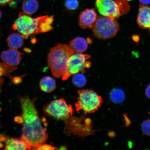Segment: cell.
Here are the masks:
<instances>
[{
  "label": "cell",
  "mask_w": 150,
  "mask_h": 150,
  "mask_svg": "<svg viewBox=\"0 0 150 150\" xmlns=\"http://www.w3.org/2000/svg\"><path fill=\"white\" fill-rule=\"evenodd\" d=\"M20 102L23 123L21 139L27 149H36L47 139V129L39 117L33 101L25 97L21 99Z\"/></svg>",
  "instance_id": "1"
},
{
  "label": "cell",
  "mask_w": 150,
  "mask_h": 150,
  "mask_svg": "<svg viewBox=\"0 0 150 150\" xmlns=\"http://www.w3.org/2000/svg\"><path fill=\"white\" fill-rule=\"evenodd\" d=\"M74 54L65 44L58 45L50 49L48 55V65L54 77L62 78L66 72L69 59Z\"/></svg>",
  "instance_id": "2"
},
{
  "label": "cell",
  "mask_w": 150,
  "mask_h": 150,
  "mask_svg": "<svg viewBox=\"0 0 150 150\" xmlns=\"http://www.w3.org/2000/svg\"><path fill=\"white\" fill-rule=\"evenodd\" d=\"M95 6L102 16L115 20L127 14L130 8L127 0H96Z\"/></svg>",
  "instance_id": "3"
},
{
  "label": "cell",
  "mask_w": 150,
  "mask_h": 150,
  "mask_svg": "<svg viewBox=\"0 0 150 150\" xmlns=\"http://www.w3.org/2000/svg\"><path fill=\"white\" fill-rule=\"evenodd\" d=\"M78 93V100L75 104V107L78 112L82 110L86 113H93L103 104L102 97L92 90H79Z\"/></svg>",
  "instance_id": "4"
},
{
  "label": "cell",
  "mask_w": 150,
  "mask_h": 150,
  "mask_svg": "<svg viewBox=\"0 0 150 150\" xmlns=\"http://www.w3.org/2000/svg\"><path fill=\"white\" fill-rule=\"evenodd\" d=\"M30 16L23 12H20L12 27L13 30L21 33L25 39L32 35L40 33L39 25L44 17L32 18Z\"/></svg>",
  "instance_id": "5"
},
{
  "label": "cell",
  "mask_w": 150,
  "mask_h": 150,
  "mask_svg": "<svg viewBox=\"0 0 150 150\" xmlns=\"http://www.w3.org/2000/svg\"><path fill=\"white\" fill-rule=\"evenodd\" d=\"M119 29V24L117 21L102 16L97 17L93 28V32L94 36L96 38L106 40L115 36Z\"/></svg>",
  "instance_id": "6"
},
{
  "label": "cell",
  "mask_w": 150,
  "mask_h": 150,
  "mask_svg": "<svg viewBox=\"0 0 150 150\" xmlns=\"http://www.w3.org/2000/svg\"><path fill=\"white\" fill-rule=\"evenodd\" d=\"M43 111L44 115L57 120L68 119L74 113L72 106L67 104L63 98L54 100L47 104L43 108Z\"/></svg>",
  "instance_id": "7"
},
{
  "label": "cell",
  "mask_w": 150,
  "mask_h": 150,
  "mask_svg": "<svg viewBox=\"0 0 150 150\" xmlns=\"http://www.w3.org/2000/svg\"><path fill=\"white\" fill-rule=\"evenodd\" d=\"M91 57L87 54L74 53L69 60L66 72L62 77V79L66 80L81 71L84 72L85 68H89L91 63L87 60Z\"/></svg>",
  "instance_id": "8"
},
{
  "label": "cell",
  "mask_w": 150,
  "mask_h": 150,
  "mask_svg": "<svg viewBox=\"0 0 150 150\" xmlns=\"http://www.w3.org/2000/svg\"><path fill=\"white\" fill-rule=\"evenodd\" d=\"M96 12L94 9H87L82 11L79 18V24L83 29L93 28L97 18Z\"/></svg>",
  "instance_id": "9"
},
{
  "label": "cell",
  "mask_w": 150,
  "mask_h": 150,
  "mask_svg": "<svg viewBox=\"0 0 150 150\" xmlns=\"http://www.w3.org/2000/svg\"><path fill=\"white\" fill-rule=\"evenodd\" d=\"M23 54L16 49L11 48L2 52L1 59L6 64L11 66L16 67L21 61V56Z\"/></svg>",
  "instance_id": "10"
},
{
  "label": "cell",
  "mask_w": 150,
  "mask_h": 150,
  "mask_svg": "<svg viewBox=\"0 0 150 150\" xmlns=\"http://www.w3.org/2000/svg\"><path fill=\"white\" fill-rule=\"evenodd\" d=\"M137 23L142 29L150 30V7L140 5L137 18Z\"/></svg>",
  "instance_id": "11"
},
{
  "label": "cell",
  "mask_w": 150,
  "mask_h": 150,
  "mask_svg": "<svg viewBox=\"0 0 150 150\" xmlns=\"http://www.w3.org/2000/svg\"><path fill=\"white\" fill-rule=\"evenodd\" d=\"M88 42L83 38L76 37L71 41L69 46L74 53L82 54L87 50Z\"/></svg>",
  "instance_id": "12"
},
{
  "label": "cell",
  "mask_w": 150,
  "mask_h": 150,
  "mask_svg": "<svg viewBox=\"0 0 150 150\" xmlns=\"http://www.w3.org/2000/svg\"><path fill=\"white\" fill-rule=\"evenodd\" d=\"M5 142V147L4 150H26L25 144L21 139L13 138H9L4 136L3 142Z\"/></svg>",
  "instance_id": "13"
},
{
  "label": "cell",
  "mask_w": 150,
  "mask_h": 150,
  "mask_svg": "<svg viewBox=\"0 0 150 150\" xmlns=\"http://www.w3.org/2000/svg\"><path fill=\"white\" fill-rule=\"evenodd\" d=\"M24 39L22 35L17 33H13L7 38V45L11 48L18 49L23 46Z\"/></svg>",
  "instance_id": "14"
},
{
  "label": "cell",
  "mask_w": 150,
  "mask_h": 150,
  "mask_svg": "<svg viewBox=\"0 0 150 150\" xmlns=\"http://www.w3.org/2000/svg\"><path fill=\"white\" fill-rule=\"evenodd\" d=\"M39 86L42 91L50 93L55 89L56 82L54 79L50 76H46L40 80Z\"/></svg>",
  "instance_id": "15"
},
{
  "label": "cell",
  "mask_w": 150,
  "mask_h": 150,
  "mask_svg": "<svg viewBox=\"0 0 150 150\" xmlns=\"http://www.w3.org/2000/svg\"><path fill=\"white\" fill-rule=\"evenodd\" d=\"M38 7V3L37 0H24L22 3L23 12L30 16L37 12Z\"/></svg>",
  "instance_id": "16"
},
{
  "label": "cell",
  "mask_w": 150,
  "mask_h": 150,
  "mask_svg": "<svg viewBox=\"0 0 150 150\" xmlns=\"http://www.w3.org/2000/svg\"><path fill=\"white\" fill-rule=\"evenodd\" d=\"M110 97L112 102L115 104H120L125 100V95L122 90L114 89L110 93Z\"/></svg>",
  "instance_id": "17"
},
{
  "label": "cell",
  "mask_w": 150,
  "mask_h": 150,
  "mask_svg": "<svg viewBox=\"0 0 150 150\" xmlns=\"http://www.w3.org/2000/svg\"><path fill=\"white\" fill-rule=\"evenodd\" d=\"M72 81L75 86L78 87H82L86 85L87 80L85 76L81 74H77L73 76Z\"/></svg>",
  "instance_id": "18"
},
{
  "label": "cell",
  "mask_w": 150,
  "mask_h": 150,
  "mask_svg": "<svg viewBox=\"0 0 150 150\" xmlns=\"http://www.w3.org/2000/svg\"><path fill=\"white\" fill-rule=\"evenodd\" d=\"M17 69L16 67L11 66L0 62V76L8 75Z\"/></svg>",
  "instance_id": "19"
},
{
  "label": "cell",
  "mask_w": 150,
  "mask_h": 150,
  "mask_svg": "<svg viewBox=\"0 0 150 150\" xmlns=\"http://www.w3.org/2000/svg\"><path fill=\"white\" fill-rule=\"evenodd\" d=\"M65 5L69 10H74L78 8L79 3L78 0H66Z\"/></svg>",
  "instance_id": "20"
},
{
  "label": "cell",
  "mask_w": 150,
  "mask_h": 150,
  "mask_svg": "<svg viewBox=\"0 0 150 150\" xmlns=\"http://www.w3.org/2000/svg\"><path fill=\"white\" fill-rule=\"evenodd\" d=\"M142 129L144 134L150 136V120H146L142 123Z\"/></svg>",
  "instance_id": "21"
},
{
  "label": "cell",
  "mask_w": 150,
  "mask_h": 150,
  "mask_svg": "<svg viewBox=\"0 0 150 150\" xmlns=\"http://www.w3.org/2000/svg\"><path fill=\"white\" fill-rule=\"evenodd\" d=\"M37 150H54L58 149L57 148L53 147L50 145L44 144V145H41L37 149Z\"/></svg>",
  "instance_id": "22"
},
{
  "label": "cell",
  "mask_w": 150,
  "mask_h": 150,
  "mask_svg": "<svg viewBox=\"0 0 150 150\" xmlns=\"http://www.w3.org/2000/svg\"><path fill=\"white\" fill-rule=\"evenodd\" d=\"M13 82V83L16 84H19L22 82V77H15L13 78L12 79Z\"/></svg>",
  "instance_id": "23"
},
{
  "label": "cell",
  "mask_w": 150,
  "mask_h": 150,
  "mask_svg": "<svg viewBox=\"0 0 150 150\" xmlns=\"http://www.w3.org/2000/svg\"><path fill=\"white\" fill-rule=\"evenodd\" d=\"M13 0H0V6H4L7 4H10Z\"/></svg>",
  "instance_id": "24"
},
{
  "label": "cell",
  "mask_w": 150,
  "mask_h": 150,
  "mask_svg": "<svg viewBox=\"0 0 150 150\" xmlns=\"http://www.w3.org/2000/svg\"><path fill=\"white\" fill-rule=\"evenodd\" d=\"M145 94L146 96L150 99V84L147 86V88L146 89Z\"/></svg>",
  "instance_id": "25"
},
{
  "label": "cell",
  "mask_w": 150,
  "mask_h": 150,
  "mask_svg": "<svg viewBox=\"0 0 150 150\" xmlns=\"http://www.w3.org/2000/svg\"><path fill=\"white\" fill-rule=\"evenodd\" d=\"M15 121L17 122L21 123H23V118L22 117H17L15 118Z\"/></svg>",
  "instance_id": "26"
},
{
  "label": "cell",
  "mask_w": 150,
  "mask_h": 150,
  "mask_svg": "<svg viewBox=\"0 0 150 150\" xmlns=\"http://www.w3.org/2000/svg\"><path fill=\"white\" fill-rule=\"evenodd\" d=\"M21 1V0H13L12 2L9 4H10L11 6L14 7L16 5L17 3H18V2H19Z\"/></svg>",
  "instance_id": "27"
},
{
  "label": "cell",
  "mask_w": 150,
  "mask_h": 150,
  "mask_svg": "<svg viewBox=\"0 0 150 150\" xmlns=\"http://www.w3.org/2000/svg\"><path fill=\"white\" fill-rule=\"evenodd\" d=\"M140 2L142 5H147L150 4V0H139Z\"/></svg>",
  "instance_id": "28"
},
{
  "label": "cell",
  "mask_w": 150,
  "mask_h": 150,
  "mask_svg": "<svg viewBox=\"0 0 150 150\" xmlns=\"http://www.w3.org/2000/svg\"><path fill=\"white\" fill-rule=\"evenodd\" d=\"M132 38L133 40L136 42H138L139 40V37L137 35H134V37H133Z\"/></svg>",
  "instance_id": "29"
},
{
  "label": "cell",
  "mask_w": 150,
  "mask_h": 150,
  "mask_svg": "<svg viewBox=\"0 0 150 150\" xmlns=\"http://www.w3.org/2000/svg\"><path fill=\"white\" fill-rule=\"evenodd\" d=\"M24 50H25V52H31V50L28 48H24Z\"/></svg>",
  "instance_id": "30"
},
{
  "label": "cell",
  "mask_w": 150,
  "mask_h": 150,
  "mask_svg": "<svg viewBox=\"0 0 150 150\" xmlns=\"http://www.w3.org/2000/svg\"><path fill=\"white\" fill-rule=\"evenodd\" d=\"M2 16V13L1 10H0V19L1 18Z\"/></svg>",
  "instance_id": "31"
},
{
  "label": "cell",
  "mask_w": 150,
  "mask_h": 150,
  "mask_svg": "<svg viewBox=\"0 0 150 150\" xmlns=\"http://www.w3.org/2000/svg\"><path fill=\"white\" fill-rule=\"evenodd\" d=\"M127 1H133V0H127Z\"/></svg>",
  "instance_id": "32"
},
{
  "label": "cell",
  "mask_w": 150,
  "mask_h": 150,
  "mask_svg": "<svg viewBox=\"0 0 150 150\" xmlns=\"http://www.w3.org/2000/svg\"><path fill=\"white\" fill-rule=\"evenodd\" d=\"M149 114H150V112H149Z\"/></svg>",
  "instance_id": "33"
}]
</instances>
